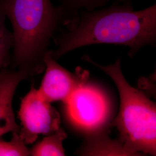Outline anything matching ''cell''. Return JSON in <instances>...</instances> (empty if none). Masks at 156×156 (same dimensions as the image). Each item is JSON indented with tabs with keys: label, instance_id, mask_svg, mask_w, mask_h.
Wrapping results in <instances>:
<instances>
[{
	"label": "cell",
	"instance_id": "obj_1",
	"mask_svg": "<svg viewBox=\"0 0 156 156\" xmlns=\"http://www.w3.org/2000/svg\"><path fill=\"white\" fill-rule=\"evenodd\" d=\"M156 38V4L134 11L131 1H114L99 10H80L67 31L55 38L57 48L50 52L57 60L78 48L109 44L127 46L133 55L145 45L153 44Z\"/></svg>",
	"mask_w": 156,
	"mask_h": 156
},
{
	"label": "cell",
	"instance_id": "obj_2",
	"mask_svg": "<svg viewBox=\"0 0 156 156\" xmlns=\"http://www.w3.org/2000/svg\"><path fill=\"white\" fill-rule=\"evenodd\" d=\"M0 10L12 27L14 44L10 68L30 77L41 73L50 39L62 25L71 22V15L51 0H0Z\"/></svg>",
	"mask_w": 156,
	"mask_h": 156
},
{
	"label": "cell",
	"instance_id": "obj_3",
	"mask_svg": "<svg viewBox=\"0 0 156 156\" xmlns=\"http://www.w3.org/2000/svg\"><path fill=\"white\" fill-rule=\"evenodd\" d=\"M91 62L108 74L116 84L120 105L117 117L112 123L119 131L120 141L135 156L156 153V104L139 90L132 87L124 77L120 59L114 64L102 66Z\"/></svg>",
	"mask_w": 156,
	"mask_h": 156
},
{
	"label": "cell",
	"instance_id": "obj_4",
	"mask_svg": "<svg viewBox=\"0 0 156 156\" xmlns=\"http://www.w3.org/2000/svg\"><path fill=\"white\" fill-rule=\"evenodd\" d=\"M18 117L20 121L18 134L26 145L33 144L41 135L56 132L61 124L58 112L40 95L34 84L21 98Z\"/></svg>",
	"mask_w": 156,
	"mask_h": 156
},
{
	"label": "cell",
	"instance_id": "obj_5",
	"mask_svg": "<svg viewBox=\"0 0 156 156\" xmlns=\"http://www.w3.org/2000/svg\"><path fill=\"white\" fill-rule=\"evenodd\" d=\"M73 123L86 131H97L108 121L111 112L109 100L98 87L86 83L65 102Z\"/></svg>",
	"mask_w": 156,
	"mask_h": 156
},
{
	"label": "cell",
	"instance_id": "obj_6",
	"mask_svg": "<svg viewBox=\"0 0 156 156\" xmlns=\"http://www.w3.org/2000/svg\"><path fill=\"white\" fill-rule=\"evenodd\" d=\"M45 73L38 91L50 103L62 101L64 103L79 88L87 83L89 73L80 67L69 71L58 64L48 50L44 57Z\"/></svg>",
	"mask_w": 156,
	"mask_h": 156
},
{
	"label": "cell",
	"instance_id": "obj_7",
	"mask_svg": "<svg viewBox=\"0 0 156 156\" xmlns=\"http://www.w3.org/2000/svg\"><path fill=\"white\" fill-rule=\"evenodd\" d=\"M30 76L21 71L11 68L0 73V138L9 133H18L13 101L20 83Z\"/></svg>",
	"mask_w": 156,
	"mask_h": 156
},
{
	"label": "cell",
	"instance_id": "obj_8",
	"mask_svg": "<svg viewBox=\"0 0 156 156\" xmlns=\"http://www.w3.org/2000/svg\"><path fill=\"white\" fill-rule=\"evenodd\" d=\"M81 153L86 156H135L120 141L104 136L90 140L82 149Z\"/></svg>",
	"mask_w": 156,
	"mask_h": 156
},
{
	"label": "cell",
	"instance_id": "obj_9",
	"mask_svg": "<svg viewBox=\"0 0 156 156\" xmlns=\"http://www.w3.org/2000/svg\"><path fill=\"white\" fill-rule=\"evenodd\" d=\"M66 138L67 134L62 128L60 127L56 132L46 135L31 149H29V156H65L62 142Z\"/></svg>",
	"mask_w": 156,
	"mask_h": 156
},
{
	"label": "cell",
	"instance_id": "obj_10",
	"mask_svg": "<svg viewBox=\"0 0 156 156\" xmlns=\"http://www.w3.org/2000/svg\"><path fill=\"white\" fill-rule=\"evenodd\" d=\"M6 19L5 14L0 10V73L11 67L14 44L13 33L6 25Z\"/></svg>",
	"mask_w": 156,
	"mask_h": 156
},
{
	"label": "cell",
	"instance_id": "obj_11",
	"mask_svg": "<svg viewBox=\"0 0 156 156\" xmlns=\"http://www.w3.org/2000/svg\"><path fill=\"white\" fill-rule=\"evenodd\" d=\"M60 5L64 8L72 17V21H74L80 10L93 11L105 5L111 1L119 2H127L131 0H58Z\"/></svg>",
	"mask_w": 156,
	"mask_h": 156
},
{
	"label": "cell",
	"instance_id": "obj_12",
	"mask_svg": "<svg viewBox=\"0 0 156 156\" xmlns=\"http://www.w3.org/2000/svg\"><path fill=\"white\" fill-rule=\"evenodd\" d=\"M29 156V149L18 133H12L11 140L0 139V156Z\"/></svg>",
	"mask_w": 156,
	"mask_h": 156
}]
</instances>
